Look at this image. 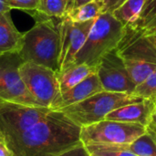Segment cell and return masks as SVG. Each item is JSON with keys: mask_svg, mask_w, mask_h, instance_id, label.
<instances>
[{"mask_svg": "<svg viewBox=\"0 0 156 156\" xmlns=\"http://www.w3.org/2000/svg\"><path fill=\"white\" fill-rule=\"evenodd\" d=\"M122 146L137 156H156V144L148 132L131 144Z\"/></svg>", "mask_w": 156, "mask_h": 156, "instance_id": "cell-20", "label": "cell"}, {"mask_svg": "<svg viewBox=\"0 0 156 156\" xmlns=\"http://www.w3.org/2000/svg\"><path fill=\"white\" fill-rule=\"evenodd\" d=\"M123 61L126 69L136 86L144 81L156 69L155 63L133 59H123Z\"/></svg>", "mask_w": 156, "mask_h": 156, "instance_id": "cell-19", "label": "cell"}, {"mask_svg": "<svg viewBox=\"0 0 156 156\" xmlns=\"http://www.w3.org/2000/svg\"><path fill=\"white\" fill-rule=\"evenodd\" d=\"M154 122H155V121H154Z\"/></svg>", "mask_w": 156, "mask_h": 156, "instance_id": "cell-34", "label": "cell"}, {"mask_svg": "<svg viewBox=\"0 0 156 156\" xmlns=\"http://www.w3.org/2000/svg\"><path fill=\"white\" fill-rule=\"evenodd\" d=\"M143 100L144 99L133 94L102 90L80 102L58 111L80 127H84L105 120L110 112L122 106L139 102Z\"/></svg>", "mask_w": 156, "mask_h": 156, "instance_id": "cell-4", "label": "cell"}, {"mask_svg": "<svg viewBox=\"0 0 156 156\" xmlns=\"http://www.w3.org/2000/svg\"><path fill=\"white\" fill-rule=\"evenodd\" d=\"M123 59H133L156 64V48L141 30L127 25L116 48Z\"/></svg>", "mask_w": 156, "mask_h": 156, "instance_id": "cell-11", "label": "cell"}, {"mask_svg": "<svg viewBox=\"0 0 156 156\" xmlns=\"http://www.w3.org/2000/svg\"><path fill=\"white\" fill-rule=\"evenodd\" d=\"M155 112V101L144 99L142 101L127 104L112 111L105 119L148 127L154 120Z\"/></svg>", "mask_w": 156, "mask_h": 156, "instance_id": "cell-12", "label": "cell"}, {"mask_svg": "<svg viewBox=\"0 0 156 156\" xmlns=\"http://www.w3.org/2000/svg\"><path fill=\"white\" fill-rule=\"evenodd\" d=\"M103 90L133 94L136 88L117 48L105 54L96 71Z\"/></svg>", "mask_w": 156, "mask_h": 156, "instance_id": "cell-9", "label": "cell"}, {"mask_svg": "<svg viewBox=\"0 0 156 156\" xmlns=\"http://www.w3.org/2000/svg\"><path fill=\"white\" fill-rule=\"evenodd\" d=\"M96 71V68L87 64H73L58 72L59 93L67 91Z\"/></svg>", "mask_w": 156, "mask_h": 156, "instance_id": "cell-15", "label": "cell"}, {"mask_svg": "<svg viewBox=\"0 0 156 156\" xmlns=\"http://www.w3.org/2000/svg\"><path fill=\"white\" fill-rule=\"evenodd\" d=\"M70 1H71V0H67V2H68V5H69V4L70 3Z\"/></svg>", "mask_w": 156, "mask_h": 156, "instance_id": "cell-32", "label": "cell"}, {"mask_svg": "<svg viewBox=\"0 0 156 156\" xmlns=\"http://www.w3.org/2000/svg\"><path fill=\"white\" fill-rule=\"evenodd\" d=\"M23 62L18 53L0 56V99L39 106L27 90L20 77L19 67Z\"/></svg>", "mask_w": 156, "mask_h": 156, "instance_id": "cell-8", "label": "cell"}, {"mask_svg": "<svg viewBox=\"0 0 156 156\" xmlns=\"http://www.w3.org/2000/svg\"><path fill=\"white\" fill-rule=\"evenodd\" d=\"M124 30L125 27L112 13H102L95 19L84 45L74 58L73 64H87L97 69L101 58L117 48Z\"/></svg>", "mask_w": 156, "mask_h": 156, "instance_id": "cell-3", "label": "cell"}, {"mask_svg": "<svg viewBox=\"0 0 156 156\" xmlns=\"http://www.w3.org/2000/svg\"><path fill=\"white\" fill-rule=\"evenodd\" d=\"M59 19L37 18L35 26L23 33L22 48L18 54L24 61L42 65L58 72L60 48Z\"/></svg>", "mask_w": 156, "mask_h": 156, "instance_id": "cell-2", "label": "cell"}, {"mask_svg": "<svg viewBox=\"0 0 156 156\" xmlns=\"http://www.w3.org/2000/svg\"><path fill=\"white\" fill-rule=\"evenodd\" d=\"M81 127L51 110L30 129L6 138L14 156H55L80 143Z\"/></svg>", "mask_w": 156, "mask_h": 156, "instance_id": "cell-1", "label": "cell"}, {"mask_svg": "<svg viewBox=\"0 0 156 156\" xmlns=\"http://www.w3.org/2000/svg\"><path fill=\"white\" fill-rule=\"evenodd\" d=\"M67 0H39L37 10L30 14L33 17L41 16L44 17L62 18L67 12Z\"/></svg>", "mask_w": 156, "mask_h": 156, "instance_id": "cell-18", "label": "cell"}, {"mask_svg": "<svg viewBox=\"0 0 156 156\" xmlns=\"http://www.w3.org/2000/svg\"><path fill=\"white\" fill-rule=\"evenodd\" d=\"M90 155L94 156H137L127 151L122 145L89 144L85 145Z\"/></svg>", "mask_w": 156, "mask_h": 156, "instance_id": "cell-21", "label": "cell"}, {"mask_svg": "<svg viewBox=\"0 0 156 156\" xmlns=\"http://www.w3.org/2000/svg\"><path fill=\"white\" fill-rule=\"evenodd\" d=\"M101 14H102V10L101 5L96 0H93L79 7L67 10L65 16H67L69 19H70L73 22L81 23V22L96 19Z\"/></svg>", "mask_w": 156, "mask_h": 156, "instance_id": "cell-17", "label": "cell"}, {"mask_svg": "<svg viewBox=\"0 0 156 156\" xmlns=\"http://www.w3.org/2000/svg\"><path fill=\"white\" fill-rule=\"evenodd\" d=\"M90 1H93V0H71L70 3L68 5V8L67 10L69 9H71V8H76V7H79L80 5H83Z\"/></svg>", "mask_w": 156, "mask_h": 156, "instance_id": "cell-27", "label": "cell"}, {"mask_svg": "<svg viewBox=\"0 0 156 156\" xmlns=\"http://www.w3.org/2000/svg\"><path fill=\"white\" fill-rule=\"evenodd\" d=\"M11 9L8 6L7 0H0V16L5 14L6 12H9Z\"/></svg>", "mask_w": 156, "mask_h": 156, "instance_id": "cell-29", "label": "cell"}, {"mask_svg": "<svg viewBox=\"0 0 156 156\" xmlns=\"http://www.w3.org/2000/svg\"><path fill=\"white\" fill-rule=\"evenodd\" d=\"M155 106H156V100H155Z\"/></svg>", "mask_w": 156, "mask_h": 156, "instance_id": "cell-33", "label": "cell"}, {"mask_svg": "<svg viewBox=\"0 0 156 156\" xmlns=\"http://www.w3.org/2000/svg\"><path fill=\"white\" fill-rule=\"evenodd\" d=\"M19 74L27 90L37 104L50 108L59 94L57 72L48 67L24 61L19 67Z\"/></svg>", "mask_w": 156, "mask_h": 156, "instance_id": "cell-6", "label": "cell"}, {"mask_svg": "<svg viewBox=\"0 0 156 156\" xmlns=\"http://www.w3.org/2000/svg\"><path fill=\"white\" fill-rule=\"evenodd\" d=\"M154 121H155L156 122V112L155 113H154Z\"/></svg>", "mask_w": 156, "mask_h": 156, "instance_id": "cell-31", "label": "cell"}, {"mask_svg": "<svg viewBox=\"0 0 156 156\" xmlns=\"http://www.w3.org/2000/svg\"><path fill=\"white\" fill-rule=\"evenodd\" d=\"M50 108L0 99V133L6 138L19 135L48 115Z\"/></svg>", "mask_w": 156, "mask_h": 156, "instance_id": "cell-7", "label": "cell"}, {"mask_svg": "<svg viewBox=\"0 0 156 156\" xmlns=\"http://www.w3.org/2000/svg\"><path fill=\"white\" fill-rule=\"evenodd\" d=\"M147 37H149V39L152 41V43L154 45V47L156 48V31L154 32V33H152V34H150V35H148Z\"/></svg>", "mask_w": 156, "mask_h": 156, "instance_id": "cell-30", "label": "cell"}, {"mask_svg": "<svg viewBox=\"0 0 156 156\" xmlns=\"http://www.w3.org/2000/svg\"><path fill=\"white\" fill-rule=\"evenodd\" d=\"M145 0H125L112 14L124 27L135 22L141 14Z\"/></svg>", "mask_w": 156, "mask_h": 156, "instance_id": "cell-16", "label": "cell"}, {"mask_svg": "<svg viewBox=\"0 0 156 156\" xmlns=\"http://www.w3.org/2000/svg\"><path fill=\"white\" fill-rule=\"evenodd\" d=\"M23 33L15 26L10 11L0 16V56L19 53L22 48Z\"/></svg>", "mask_w": 156, "mask_h": 156, "instance_id": "cell-14", "label": "cell"}, {"mask_svg": "<svg viewBox=\"0 0 156 156\" xmlns=\"http://www.w3.org/2000/svg\"><path fill=\"white\" fill-rule=\"evenodd\" d=\"M102 90L103 88L97 73H92L71 89L59 93L51 104L50 109L53 111H58L69 105L80 102Z\"/></svg>", "mask_w": 156, "mask_h": 156, "instance_id": "cell-13", "label": "cell"}, {"mask_svg": "<svg viewBox=\"0 0 156 156\" xmlns=\"http://www.w3.org/2000/svg\"><path fill=\"white\" fill-rule=\"evenodd\" d=\"M94 22L95 19L77 23L65 16L59 19L60 48L58 72L73 64L74 58L84 45Z\"/></svg>", "mask_w": 156, "mask_h": 156, "instance_id": "cell-10", "label": "cell"}, {"mask_svg": "<svg viewBox=\"0 0 156 156\" xmlns=\"http://www.w3.org/2000/svg\"><path fill=\"white\" fill-rule=\"evenodd\" d=\"M10 9H19L27 13H32L37 10L39 0H7Z\"/></svg>", "mask_w": 156, "mask_h": 156, "instance_id": "cell-23", "label": "cell"}, {"mask_svg": "<svg viewBox=\"0 0 156 156\" xmlns=\"http://www.w3.org/2000/svg\"><path fill=\"white\" fill-rule=\"evenodd\" d=\"M0 156H14L4 133H0Z\"/></svg>", "mask_w": 156, "mask_h": 156, "instance_id": "cell-26", "label": "cell"}, {"mask_svg": "<svg viewBox=\"0 0 156 156\" xmlns=\"http://www.w3.org/2000/svg\"><path fill=\"white\" fill-rule=\"evenodd\" d=\"M55 156H90L86 146L80 142V144L59 153Z\"/></svg>", "mask_w": 156, "mask_h": 156, "instance_id": "cell-24", "label": "cell"}, {"mask_svg": "<svg viewBox=\"0 0 156 156\" xmlns=\"http://www.w3.org/2000/svg\"><path fill=\"white\" fill-rule=\"evenodd\" d=\"M147 132L152 136V138L154 139V141L156 144V122L154 120L151 122V124L147 127Z\"/></svg>", "mask_w": 156, "mask_h": 156, "instance_id": "cell-28", "label": "cell"}, {"mask_svg": "<svg viewBox=\"0 0 156 156\" xmlns=\"http://www.w3.org/2000/svg\"><path fill=\"white\" fill-rule=\"evenodd\" d=\"M147 132V127L112 120H102L96 123L81 127L80 142L84 145L129 144Z\"/></svg>", "mask_w": 156, "mask_h": 156, "instance_id": "cell-5", "label": "cell"}, {"mask_svg": "<svg viewBox=\"0 0 156 156\" xmlns=\"http://www.w3.org/2000/svg\"><path fill=\"white\" fill-rule=\"evenodd\" d=\"M101 7L102 13H112L118 8L125 0H96Z\"/></svg>", "mask_w": 156, "mask_h": 156, "instance_id": "cell-25", "label": "cell"}, {"mask_svg": "<svg viewBox=\"0 0 156 156\" xmlns=\"http://www.w3.org/2000/svg\"><path fill=\"white\" fill-rule=\"evenodd\" d=\"M133 95L142 99L156 100V69L133 90Z\"/></svg>", "mask_w": 156, "mask_h": 156, "instance_id": "cell-22", "label": "cell"}]
</instances>
